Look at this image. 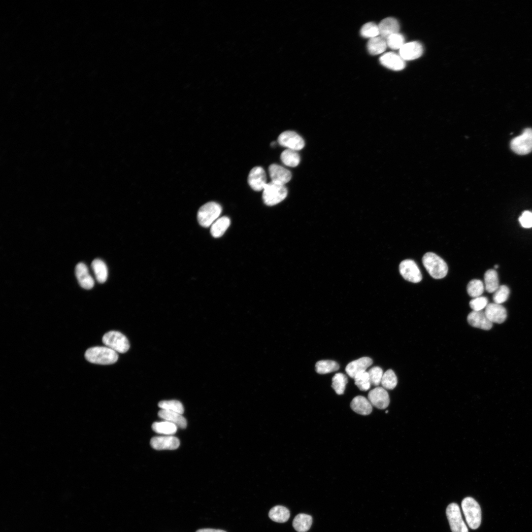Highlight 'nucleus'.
Instances as JSON below:
<instances>
[{
  "instance_id": "1",
  "label": "nucleus",
  "mask_w": 532,
  "mask_h": 532,
  "mask_svg": "<svg viewBox=\"0 0 532 532\" xmlns=\"http://www.w3.org/2000/svg\"><path fill=\"white\" fill-rule=\"evenodd\" d=\"M85 357L91 363L106 365L116 362L118 355L116 352L107 346H95L86 351Z\"/></svg>"
},
{
  "instance_id": "2",
  "label": "nucleus",
  "mask_w": 532,
  "mask_h": 532,
  "mask_svg": "<svg viewBox=\"0 0 532 532\" xmlns=\"http://www.w3.org/2000/svg\"><path fill=\"white\" fill-rule=\"evenodd\" d=\"M422 263L429 274L434 279L446 276L448 267L445 262L432 252L426 253L422 258Z\"/></svg>"
},
{
  "instance_id": "3",
  "label": "nucleus",
  "mask_w": 532,
  "mask_h": 532,
  "mask_svg": "<svg viewBox=\"0 0 532 532\" xmlns=\"http://www.w3.org/2000/svg\"><path fill=\"white\" fill-rule=\"evenodd\" d=\"M462 508L466 522L470 528L477 529L481 522V510L478 503L471 497H466L462 501Z\"/></svg>"
},
{
  "instance_id": "4",
  "label": "nucleus",
  "mask_w": 532,
  "mask_h": 532,
  "mask_svg": "<svg viewBox=\"0 0 532 532\" xmlns=\"http://www.w3.org/2000/svg\"><path fill=\"white\" fill-rule=\"evenodd\" d=\"M287 194V189L285 185L271 181L267 183L263 189L262 198L266 205L272 206L283 200Z\"/></svg>"
},
{
  "instance_id": "5",
  "label": "nucleus",
  "mask_w": 532,
  "mask_h": 532,
  "mask_svg": "<svg viewBox=\"0 0 532 532\" xmlns=\"http://www.w3.org/2000/svg\"><path fill=\"white\" fill-rule=\"evenodd\" d=\"M222 207L214 201L208 202L201 206L198 212L197 218L200 226L208 227L219 218L222 212Z\"/></svg>"
},
{
  "instance_id": "6",
  "label": "nucleus",
  "mask_w": 532,
  "mask_h": 532,
  "mask_svg": "<svg viewBox=\"0 0 532 532\" xmlns=\"http://www.w3.org/2000/svg\"><path fill=\"white\" fill-rule=\"evenodd\" d=\"M102 341L106 346L117 353H126L130 348L126 336L118 331H111L106 332L103 335Z\"/></svg>"
},
{
  "instance_id": "7",
  "label": "nucleus",
  "mask_w": 532,
  "mask_h": 532,
  "mask_svg": "<svg viewBox=\"0 0 532 532\" xmlns=\"http://www.w3.org/2000/svg\"><path fill=\"white\" fill-rule=\"evenodd\" d=\"M511 149L516 154L526 155L532 151V129H525L522 133L510 142Z\"/></svg>"
},
{
  "instance_id": "8",
  "label": "nucleus",
  "mask_w": 532,
  "mask_h": 532,
  "mask_svg": "<svg viewBox=\"0 0 532 532\" xmlns=\"http://www.w3.org/2000/svg\"><path fill=\"white\" fill-rule=\"evenodd\" d=\"M446 513L452 532H468L457 503L450 504L446 508Z\"/></svg>"
},
{
  "instance_id": "9",
  "label": "nucleus",
  "mask_w": 532,
  "mask_h": 532,
  "mask_svg": "<svg viewBox=\"0 0 532 532\" xmlns=\"http://www.w3.org/2000/svg\"><path fill=\"white\" fill-rule=\"evenodd\" d=\"M399 270L403 278L409 282L417 283L422 279L420 270L412 260L406 259L399 264Z\"/></svg>"
},
{
  "instance_id": "10",
  "label": "nucleus",
  "mask_w": 532,
  "mask_h": 532,
  "mask_svg": "<svg viewBox=\"0 0 532 532\" xmlns=\"http://www.w3.org/2000/svg\"><path fill=\"white\" fill-rule=\"evenodd\" d=\"M278 143L289 149L299 150L304 146V141L297 133L287 131L282 133L278 137Z\"/></svg>"
},
{
  "instance_id": "11",
  "label": "nucleus",
  "mask_w": 532,
  "mask_h": 532,
  "mask_svg": "<svg viewBox=\"0 0 532 532\" xmlns=\"http://www.w3.org/2000/svg\"><path fill=\"white\" fill-rule=\"evenodd\" d=\"M367 399L372 406L380 409L387 408L390 403L387 391L381 387H377L370 390L368 394Z\"/></svg>"
},
{
  "instance_id": "12",
  "label": "nucleus",
  "mask_w": 532,
  "mask_h": 532,
  "mask_svg": "<svg viewBox=\"0 0 532 532\" xmlns=\"http://www.w3.org/2000/svg\"><path fill=\"white\" fill-rule=\"evenodd\" d=\"M248 183L256 191L263 190L267 184L265 170L261 166H255L251 169L248 175Z\"/></svg>"
},
{
  "instance_id": "13",
  "label": "nucleus",
  "mask_w": 532,
  "mask_h": 532,
  "mask_svg": "<svg viewBox=\"0 0 532 532\" xmlns=\"http://www.w3.org/2000/svg\"><path fill=\"white\" fill-rule=\"evenodd\" d=\"M484 313L490 322L500 324L507 318L506 310L502 305L496 303H488Z\"/></svg>"
},
{
  "instance_id": "14",
  "label": "nucleus",
  "mask_w": 532,
  "mask_h": 532,
  "mask_svg": "<svg viewBox=\"0 0 532 532\" xmlns=\"http://www.w3.org/2000/svg\"><path fill=\"white\" fill-rule=\"evenodd\" d=\"M268 173L271 182L281 185H284L292 178L291 172L289 170L277 164L270 165Z\"/></svg>"
},
{
  "instance_id": "15",
  "label": "nucleus",
  "mask_w": 532,
  "mask_h": 532,
  "mask_svg": "<svg viewBox=\"0 0 532 532\" xmlns=\"http://www.w3.org/2000/svg\"><path fill=\"white\" fill-rule=\"evenodd\" d=\"M372 360L367 357L360 358L349 363L345 367L346 373L351 378H354L357 375L365 372L366 369L372 364Z\"/></svg>"
},
{
  "instance_id": "16",
  "label": "nucleus",
  "mask_w": 532,
  "mask_h": 532,
  "mask_svg": "<svg viewBox=\"0 0 532 532\" xmlns=\"http://www.w3.org/2000/svg\"><path fill=\"white\" fill-rule=\"evenodd\" d=\"M150 444L156 450H173L179 447L180 441L178 438L171 435L156 436L151 439Z\"/></svg>"
},
{
  "instance_id": "17",
  "label": "nucleus",
  "mask_w": 532,
  "mask_h": 532,
  "mask_svg": "<svg viewBox=\"0 0 532 532\" xmlns=\"http://www.w3.org/2000/svg\"><path fill=\"white\" fill-rule=\"evenodd\" d=\"M423 52V46L418 41L405 43L399 49V55L404 61L416 59L421 56Z\"/></svg>"
},
{
  "instance_id": "18",
  "label": "nucleus",
  "mask_w": 532,
  "mask_h": 532,
  "mask_svg": "<svg viewBox=\"0 0 532 532\" xmlns=\"http://www.w3.org/2000/svg\"><path fill=\"white\" fill-rule=\"evenodd\" d=\"M380 63L384 66L393 70H400L405 66L404 60L394 52H388L379 58Z\"/></svg>"
},
{
  "instance_id": "19",
  "label": "nucleus",
  "mask_w": 532,
  "mask_h": 532,
  "mask_svg": "<svg viewBox=\"0 0 532 532\" xmlns=\"http://www.w3.org/2000/svg\"><path fill=\"white\" fill-rule=\"evenodd\" d=\"M467 320L471 326L484 330H489L493 326V323L487 318L482 310L472 311L468 315Z\"/></svg>"
},
{
  "instance_id": "20",
  "label": "nucleus",
  "mask_w": 532,
  "mask_h": 532,
  "mask_svg": "<svg viewBox=\"0 0 532 532\" xmlns=\"http://www.w3.org/2000/svg\"><path fill=\"white\" fill-rule=\"evenodd\" d=\"M75 274L82 288L89 290L94 287V279L90 274L88 267L84 263H79L76 265Z\"/></svg>"
},
{
  "instance_id": "21",
  "label": "nucleus",
  "mask_w": 532,
  "mask_h": 532,
  "mask_svg": "<svg viewBox=\"0 0 532 532\" xmlns=\"http://www.w3.org/2000/svg\"><path fill=\"white\" fill-rule=\"evenodd\" d=\"M379 35L386 39L391 35L399 33V25L397 19L387 17L382 20L378 25Z\"/></svg>"
},
{
  "instance_id": "22",
  "label": "nucleus",
  "mask_w": 532,
  "mask_h": 532,
  "mask_svg": "<svg viewBox=\"0 0 532 532\" xmlns=\"http://www.w3.org/2000/svg\"><path fill=\"white\" fill-rule=\"evenodd\" d=\"M350 406L354 411L363 415L369 414L372 410V406L368 399L362 396L355 397L351 402Z\"/></svg>"
},
{
  "instance_id": "23",
  "label": "nucleus",
  "mask_w": 532,
  "mask_h": 532,
  "mask_svg": "<svg viewBox=\"0 0 532 532\" xmlns=\"http://www.w3.org/2000/svg\"><path fill=\"white\" fill-rule=\"evenodd\" d=\"M158 416L165 421L174 424L180 428L184 429L187 426V421L180 413L161 409L158 412Z\"/></svg>"
},
{
  "instance_id": "24",
  "label": "nucleus",
  "mask_w": 532,
  "mask_h": 532,
  "mask_svg": "<svg viewBox=\"0 0 532 532\" xmlns=\"http://www.w3.org/2000/svg\"><path fill=\"white\" fill-rule=\"evenodd\" d=\"M230 219L223 216L217 219L210 226V233L214 237H219L223 235L230 225Z\"/></svg>"
},
{
  "instance_id": "25",
  "label": "nucleus",
  "mask_w": 532,
  "mask_h": 532,
  "mask_svg": "<svg viewBox=\"0 0 532 532\" xmlns=\"http://www.w3.org/2000/svg\"><path fill=\"white\" fill-rule=\"evenodd\" d=\"M312 518L311 516L300 513L297 515L293 520V526L298 532H306L311 527Z\"/></svg>"
},
{
  "instance_id": "26",
  "label": "nucleus",
  "mask_w": 532,
  "mask_h": 532,
  "mask_svg": "<svg viewBox=\"0 0 532 532\" xmlns=\"http://www.w3.org/2000/svg\"><path fill=\"white\" fill-rule=\"evenodd\" d=\"M387 46L386 39L380 36L370 38L367 44L368 52L373 55L383 53L385 51Z\"/></svg>"
},
{
  "instance_id": "27",
  "label": "nucleus",
  "mask_w": 532,
  "mask_h": 532,
  "mask_svg": "<svg viewBox=\"0 0 532 532\" xmlns=\"http://www.w3.org/2000/svg\"><path fill=\"white\" fill-rule=\"evenodd\" d=\"M290 515L288 509L281 505H276L272 507L268 513L269 518L277 523L286 522L289 519Z\"/></svg>"
},
{
  "instance_id": "28",
  "label": "nucleus",
  "mask_w": 532,
  "mask_h": 532,
  "mask_svg": "<svg viewBox=\"0 0 532 532\" xmlns=\"http://www.w3.org/2000/svg\"><path fill=\"white\" fill-rule=\"evenodd\" d=\"M97 280L100 283L105 282L107 278L108 270L105 264L102 260L95 259L91 264Z\"/></svg>"
},
{
  "instance_id": "29",
  "label": "nucleus",
  "mask_w": 532,
  "mask_h": 532,
  "mask_svg": "<svg viewBox=\"0 0 532 532\" xmlns=\"http://www.w3.org/2000/svg\"><path fill=\"white\" fill-rule=\"evenodd\" d=\"M484 282L486 290L490 293H494L499 286L496 271L493 269L487 270L484 274Z\"/></svg>"
},
{
  "instance_id": "30",
  "label": "nucleus",
  "mask_w": 532,
  "mask_h": 532,
  "mask_svg": "<svg viewBox=\"0 0 532 532\" xmlns=\"http://www.w3.org/2000/svg\"><path fill=\"white\" fill-rule=\"evenodd\" d=\"M152 428L153 430L157 433L168 435L174 434L177 430L176 425L166 421L154 422L152 425Z\"/></svg>"
},
{
  "instance_id": "31",
  "label": "nucleus",
  "mask_w": 532,
  "mask_h": 532,
  "mask_svg": "<svg viewBox=\"0 0 532 532\" xmlns=\"http://www.w3.org/2000/svg\"><path fill=\"white\" fill-rule=\"evenodd\" d=\"M280 159L287 166L295 167L300 162V156L297 151L287 149L282 152Z\"/></svg>"
},
{
  "instance_id": "32",
  "label": "nucleus",
  "mask_w": 532,
  "mask_h": 532,
  "mask_svg": "<svg viewBox=\"0 0 532 532\" xmlns=\"http://www.w3.org/2000/svg\"><path fill=\"white\" fill-rule=\"evenodd\" d=\"M339 365L332 360H321L315 365V370L319 374H326L337 370Z\"/></svg>"
},
{
  "instance_id": "33",
  "label": "nucleus",
  "mask_w": 532,
  "mask_h": 532,
  "mask_svg": "<svg viewBox=\"0 0 532 532\" xmlns=\"http://www.w3.org/2000/svg\"><path fill=\"white\" fill-rule=\"evenodd\" d=\"M347 377L343 373H336L332 378V387L338 395H342L344 393L346 385L347 383Z\"/></svg>"
},
{
  "instance_id": "34",
  "label": "nucleus",
  "mask_w": 532,
  "mask_h": 532,
  "mask_svg": "<svg viewBox=\"0 0 532 532\" xmlns=\"http://www.w3.org/2000/svg\"><path fill=\"white\" fill-rule=\"evenodd\" d=\"M484 291V284L479 279H472L467 284V293L469 296L473 298L481 296Z\"/></svg>"
},
{
  "instance_id": "35",
  "label": "nucleus",
  "mask_w": 532,
  "mask_h": 532,
  "mask_svg": "<svg viewBox=\"0 0 532 532\" xmlns=\"http://www.w3.org/2000/svg\"><path fill=\"white\" fill-rule=\"evenodd\" d=\"M398 383V379L395 372L392 369H388L383 375L381 384L385 389L392 390Z\"/></svg>"
},
{
  "instance_id": "36",
  "label": "nucleus",
  "mask_w": 532,
  "mask_h": 532,
  "mask_svg": "<svg viewBox=\"0 0 532 532\" xmlns=\"http://www.w3.org/2000/svg\"><path fill=\"white\" fill-rule=\"evenodd\" d=\"M158 406L161 409L174 411L181 414L184 412L182 404L176 400H162L159 402Z\"/></svg>"
},
{
  "instance_id": "37",
  "label": "nucleus",
  "mask_w": 532,
  "mask_h": 532,
  "mask_svg": "<svg viewBox=\"0 0 532 532\" xmlns=\"http://www.w3.org/2000/svg\"><path fill=\"white\" fill-rule=\"evenodd\" d=\"M361 35L365 38H372L379 35L378 25L373 22L364 24L360 30Z\"/></svg>"
},
{
  "instance_id": "38",
  "label": "nucleus",
  "mask_w": 532,
  "mask_h": 532,
  "mask_svg": "<svg viewBox=\"0 0 532 532\" xmlns=\"http://www.w3.org/2000/svg\"><path fill=\"white\" fill-rule=\"evenodd\" d=\"M386 40L387 46L393 50L400 49L405 44L404 36L399 33L391 35Z\"/></svg>"
},
{
  "instance_id": "39",
  "label": "nucleus",
  "mask_w": 532,
  "mask_h": 532,
  "mask_svg": "<svg viewBox=\"0 0 532 532\" xmlns=\"http://www.w3.org/2000/svg\"><path fill=\"white\" fill-rule=\"evenodd\" d=\"M355 384L361 391H367L370 387V381L367 371L357 375L354 378Z\"/></svg>"
},
{
  "instance_id": "40",
  "label": "nucleus",
  "mask_w": 532,
  "mask_h": 532,
  "mask_svg": "<svg viewBox=\"0 0 532 532\" xmlns=\"http://www.w3.org/2000/svg\"><path fill=\"white\" fill-rule=\"evenodd\" d=\"M510 293L509 289L506 285H501L494 292L493 299L495 303L500 304L505 302L508 298Z\"/></svg>"
},
{
  "instance_id": "41",
  "label": "nucleus",
  "mask_w": 532,
  "mask_h": 532,
  "mask_svg": "<svg viewBox=\"0 0 532 532\" xmlns=\"http://www.w3.org/2000/svg\"><path fill=\"white\" fill-rule=\"evenodd\" d=\"M367 372L371 384L375 386H378L381 383L384 374L382 369L379 366H374Z\"/></svg>"
},
{
  "instance_id": "42",
  "label": "nucleus",
  "mask_w": 532,
  "mask_h": 532,
  "mask_svg": "<svg viewBox=\"0 0 532 532\" xmlns=\"http://www.w3.org/2000/svg\"><path fill=\"white\" fill-rule=\"evenodd\" d=\"M488 304V299L485 297L479 296L473 298L469 302V306L473 311H481L486 308Z\"/></svg>"
},
{
  "instance_id": "43",
  "label": "nucleus",
  "mask_w": 532,
  "mask_h": 532,
  "mask_svg": "<svg viewBox=\"0 0 532 532\" xmlns=\"http://www.w3.org/2000/svg\"><path fill=\"white\" fill-rule=\"evenodd\" d=\"M521 225L525 228L532 227V212L530 211H524L519 218Z\"/></svg>"
},
{
  "instance_id": "44",
  "label": "nucleus",
  "mask_w": 532,
  "mask_h": 532,
  "mask_svg": "<svg viewBox=\"0 0 532 532\" xmlns=\"http://www.w3.org/2000/svg\"><path fill=\"white\" fill-rule=\"evenodd\" d=\"M196 532H226L221 530H216L213 529H202L198 530Z\"/></svg>"
},
{
  "instance_id": "45",
  "label": "nucleus",
  "mask_w": 532,
  "mask_h": 532,
  "mask_svg": "<svg viewBox=\"0 0 532 532\" xmlns=\"http://www.w3.org/2000/svg\"><path fill=\"white\" fill-rule=\"evenodd\" d=\"M498 267H499V266H498V265H495V267L496 268H498Z\"/></svg>"
}]
</instances>
